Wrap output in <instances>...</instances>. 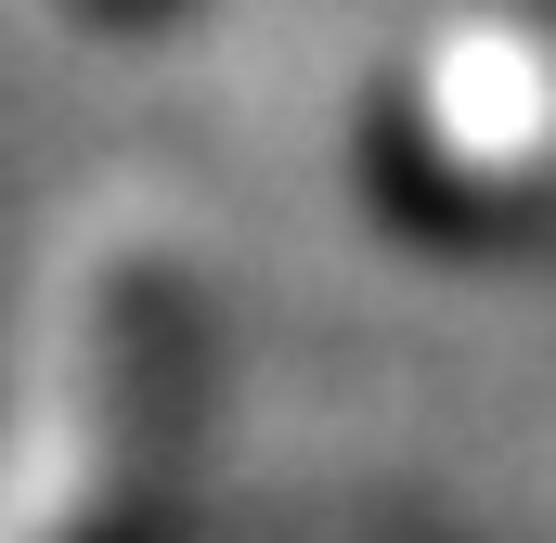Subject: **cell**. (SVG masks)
<instances>
[{
    "mask_svg": "<svg viewBox=\"0 0 556 543\" xmlns=\"http://www.w3.org/2000/svg\"><path fill=\"white\" fill-rule=\"evenodd\" d=\"M376 181L440 220H531L556 207V26L544 13H466L389 78Z\"/></svg>",
    "mask_w": 556,
    "mask_h": 543,
    "instance_id": "cell-1",
    "label": "cell"
},
{
    "mask_svg": "<svg viewBox=\"0 0 556 543\" xmlns=\"http://www.w3.org/2000/svg\"><path fill=\"white\" fill-rule=\"evenodd\" d=\"M155 0H65V26H142Z\"/></svg>",
    "mask_w": 556,
    "mask_h": 543,
    "instance_id": "cell-2",
    "label": "cell"
}]
</instances>
